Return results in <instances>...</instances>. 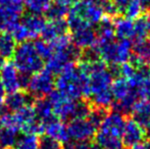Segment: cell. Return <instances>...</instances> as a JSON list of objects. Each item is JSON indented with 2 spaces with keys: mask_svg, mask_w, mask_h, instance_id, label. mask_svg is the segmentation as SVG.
Here are the masks:
<instances>
[{
  "mask_svg": "<svg viewBox=\"0 0 150 149\" xmlns=\"http://www.w3.org/2000/svg\"><path fill=\"white\" fill-rule=\"evenodd\" d=\"M105 6L97 0L76 2L67 13V26L71 30L81 26L99 25L105 18Z\"/></svg>",
  "mask_w": 150,
  "mask_h": 149,
  "instance_id": "cell-2",
  "label": "cell"
},
{
  "mask_svg": "<svg viewBox=\"0 0 150 149\" xmlns=\"http://www.w3.org/2000/svg\"><path fill=\"white\" fill-rule=\"evenodd\" d=\"M18 139V129L16 127H3L0 130V147L11 149Z\"/></svg>",
  "mask_w": 150,
  "mask_h": 149,
  "instance_id": "cell-23",
  "label": "cell"
},
{
  "mask_svg": "<svg viewBox=\"0 0 150 149\" xmlns=\"http://www.w3.org/2000/svg\"><path fill=\"white\" fill-rule=\"evenodd\" d=\"M25 0H0V5H23Z\"/></svg>",
  "mask_w": 150,
  "mask_h": 149,
  "instance_id": "cell-37",
  "label": "cell"
},
{
  "mask_svg": "<svg viewBox=\"0 0 150 149\" xmlns=\"http://www.w3.org/2000/svg\"><path fill=\"white\" fill-rule=\"evenodd\" d=\"M126 121V117L122 113L115 110L109 112L103 119L97 132L109 137L122 138Z\"/></svg>",
  "mask_w": 150,
  "mask_h": 149,
  "instance_id": "cell-8",
  "label": "cell"
},
{
  "mask_svg": "<svg viewBox=\"0 0 150 149\" xmlns=\"http://www.w3.org/2000/svg\"><path fill=\"white\" fill-rule=\"evenodd\" d=\"M148 100H149V101H150V96H149V98H148Z\"/></svg>",
  "mask_w": 150,
  "mask_h": 149,
  "instance_id": "cell-48",
  "label": "cell"
},
{
  "mask_svg": "<svg viewBox=\"0 0 150 149\" xmlns=\"http://www.w3.org/2000/svg\"><path fill=\"white\" fill-rule=\"evenodd\" d=\"M13 64L20 73L34 75L43 70L44 61L36 51L34 42L20 43L13 54Z\"/></svg>",
  "mask_w": 150,
  "mask_h": 149,
  "instance_id": "cell-4",
  "label": "cell"
},
{
  "mask_svg": "<svg viewBox=\"0 0 150 149\" xmlns=\"http://www.w3.org/2000/svg\"><path fill=\"white\" fill-rule=\"evenodd\" d=\"M95 142L101 149H125L122 138L109 137L98 132L95 135Z\"/></svg>",
  "mask_w": 150,
  "mask_h": 149,
  "instance_id": "cell-27",
  "label": "cell"
},
{
  "mask_svg": "<svg viewBox=\"0 0 150 149\" xmlns=\"http://www.w3.org/2000/svg\"><path fill=\"white\" fill-rule=\"evenodd\" d=\"M0 81L4 89L8 93L18 91L20 82H18V72L13 62H7L0 71Z\"/></svg>",
  "mask_w": 150,
  "mask_h": 149,
  "instance_id": "cell-13",
  "label": "cell"
},
{
  "mask_svg": "<svg viewBox=\"0 0 150 149\" xmlns=\"http://www.w3.org/2000/svg\"><path fill=\"white\" fill-rule=\"evenodd\" d=\"M48 99L53 106V113L59 121H69L76 119H86L89 117L92 105L88 101L73 100L65 97L55 90L48 95Z\"/></svg>",
  "mask_w": 150,
  "mask_h": 149,
  "instance_id": "cell-3",
  "label": "cell"
},
{
  "mask_svg": "<svg viewBox=\"0 0 150 149\" xmlns=\"http://www.w3.org/2000/svg\"><path fill=\"white\" fill-rule=\"evenodd\" d=\"M71 43L80 50H87L94 47L97 42V33L91 26H83L71 30Z\"/></svg>",
  "mask_w": 150,
  "mask_h": 149,
  "instance_id": "cell-11",
  "label": "cell"
},
{
  "mask_svg": "<svg viewBox=\"0 0 150 149\" xmlns=\"http://www.w3.org/2000/svg\"><path fill=\"white\" fill-rule=\"evenodd\" d=\"M16 49V44L13 37L8 33H2L0 35V56L4 59L13 57Z\"/></svg>",
  "mask_w": 150,
  "mask_h": 149,
  "instance_id": "cell-25",
  "label": "cell"
},
{
  "mask_svg": "<svg viewBox=\"0 0 150 149\" xmlns=\"http://www.w3.org/2000/svg\"><path fill=\"white\" fill-rule=\"evenodd\" d=\"M0 149H4V148H1V147H0Z\"/></svg>",
  "mask_w": 150,
  "mask_h": 149,
  "instance_id": "cell-49",
  "label": "cell"
},
{
  "mask_svg": "<svg viewBox=\"0 0 150 149\" xmlns=\"http://www.w3.org/2000/svg\"><path fill=\"white\" fill-rule=\"evenodd\" d=\"M136 66L132 64V62L128 61L120 66V76H122V78L129 80L134 76L135 72H136Z\"/></svg>",
  "mask_w": 150,
  "mask_h": 149,
  "instance_id": "cell-34",
  "label": "cell"
},
{
  "mask_svg": "<svg viewBox=\"0 0 150 149\" xmlns=\"http://www.w3.org/2000/svg\"><path fill=\"white\" fill-rule=\"evenodd\" d=\"M21 24L27 30L29 36H30V39L33 40L36 39L37 37H39L42 34V32L44 30V27L46 25V20L42 16L29 13L28 16H25L21 20Z\"/></svg>",
  "mask_w": 150,
  "mask_h": 149,
  "instance_id": "cell-17",
  "label": "cell"
},
{
  "mask_svg": "<svg viewBox=\"0 0 150 149\" xmlns=\"http://www.w3.org/2000/svg\"><path fill=\"white\" fill-rule=\"evenodd\" d=\"M91 149H101V148L99 147L98 145H92V147H91Z\"/></svg>",
  "mask_w": 150,
  "mask_h": 149,
  "instance_id": "cell-44",
  "label": "cell"
},
{
  "mask_svg": "<svg viewBox=\"0 0 150 149\" xmlns=\"http://www.w3.org/2000/svg\"><path fill=\"white\" fill-rule=\"evenodd\" d=\"M81 56L82 54L80 49L71 44L69 47L63 50L54 51L46 61L45 70L50 72L52 75H59L67 64L76 62V60L81 58Z\"/></svg>",
  "mask_w": 150,
  "mask_h": 149,
  "instance_id": "cell-5",
  "label": "cell"
},
{
  "mask_svg": "<svg viewBox=\"0 0 150 149\" xmlns=\"http://www.w3.org/2000/svg\"><path fill=\"white\" fill-rule=\"evenodd\" d=\"M110 90L115 101H120L131 93L132 89H131L128 80L122 77H119L112 81Z\"/></svg>",
  "mask_w": 150,
  "mask_h": 149,
  "instance_id": "cell-22",
  "label": "cell"
},
{
  "mask_svg": "<svg viewBox=\"0 0 150 149\" xmlns=\"http://www.w3.org/2000/svg\"><path fill=\"white\" fill-rule=\"evenodd\" d=\"M148 22H149V31H150V18H148Z\"/></svg>",
  "mask_w": 150,
  "mask_h": 149,
  "instance_id": "cell-47",
  "label": "cell"
},
{
  "mask_svg": "<svg viewBox=\"0 0 150 149\" xmlns=\"http://www.w3.org/2000/svg\"><path fill=\"white\" fill-rule=\"evenodd\" d=\"M3 128V124H2V121H1V119H0V130Z\"/></svg>",
  "mask_w": 150,
  "mask_h": 149,
  "instance_id": "cell-45",
  "label": "cell"
},
{
  "mask_svg": "<svg viewBox=\"0 0 150 149\" xmlns=\"http://www.w3.org/2000/svg\"><path fill=\"white\" fill-rule=\"evenodd\" d=\"M115 29L113 23L109 20V18L105 16L102 22L99 24V28L97 31V42L96 43H107L115 40Z\"/></svg>",
  "mask_w": 150,
  "mask_h": 149,
  "instance_id": "cell-21",
  "label": "cell"
},
{
  "mask_svg": "<svg viewBox=\"0 0 150 149\" xmlns=\"http://www.w3.org/2000/svg\"><path fill=\"white\" fill-rule=\"evenodd\" d=\"M149 81H150V77H149Z\"/></svg>",
  "mask_w": 150,
  "mask_h": 149,
  "instance_id": "cell-50",
  "label": "cell"
},
{
  "mask_svg": "<svg viewBox=\"0 0 150 149\" xmlns=\"http://www.w3.org/2000/svg\"><path fill=\"white\" fill-rule=\"evenodd\" d=\"M5 59H4L3 57H1V56H0V71L2 70V68H3V66H5Z\"/></svg>",
  "mask_w": 150,
  "mask_h": 149,
  "instance_id": "cell-40",
  "label": "cell"
},
{
  "mask_svg": "<svg viewBox=\"0 0 150 149\" xmlns=\"http://www.w3.org/2000/svg\"><path fill=\"white\" fill-rule=\"evenodd\" d=\"M133 54L131 56L130 62H132L136 68L142 64H150V40L145 38L141 40H135L133 44Z\"/></svg>",
  "mask_w": 150,
  "mask_h": 149,
  "instance_id": "cell-12",
  "label": "cell"
},
{
  "mask_svg": "<svg viewBox=\"0 0 150 149\" xmlns=\"http://www.w3.org/2000/svg\"><path fill=\"white\" fill-rule=\"evenodd\" d=\"M55 87L65 97L73 100L89 98L88 75L80 70L76 62L67 64L55 80Z\"/></svg>",
  "mask_w": 150,
  "mask_h": 149,
  "instance_id": "cell-1",
  "label": "cell"
},
{
  "mask_svg": "<svg viewBox=\"0 0 150 149\" xmlns=\"http://www.w3.org/2000/svg\"><path fill=\"white\" fill-rule=\"evenodd\" d=\"M23 5H0V33L9 34L21 22Z\"/></svg>",
  "mask_w": 150,
  "mask_h": 149,
  "instance_id": "cell-10",
  "label": "cell"
},
{
  "mask_svg": "<svg viewBox=\"0 0 150 149\" xmlns=\"http://www.w3.org/2000/svg\"><path fill=\"white\" fill-rule=\"evenodd\" d=\"M45 135L57 140L60 143H67L71 140L67 126L63 125L58 119H55L45 126Z\"/></svg>",
  "mask_w": 150,
  "mask_h": 149,
  "instance_id": "cell-20",
  "label": "cell"
},
{
  "mask_svg": "<svg viewBox=\"0 0 150 149\" xmlns=\"http://www.w3.org/2000/svg\"><path fill=\"white\" fill-rule=\"evenodd\" d=\"M150 33L148 18L141 16L135 20V40L145 39Z\"/></svg>",
  "mask_w": 150,
  "mask_h": 149,
  "instance_id": "cell-30",
  "label": "cell"
},
{
  "mask_svg": "<svg viewBox=\"0 0 150 149\" xmlns=\"http://www.w3.org/2000/svg\"><path fill=\"white\" fill-rule=\"evenodd\" d=\"M54 86L55 80L53 75L47 70H42L32 76L28 92L35 100L45 98L53 91Z\"/></svg>",
  "mask_w": 150,
  "mask_h": 149,
  "instance_id": "cell-6",
  "label": "cell"
},
{
  "mask_svg": "<svg viewBox=\"0 0 150 149\" xmlns=\"http://www.w3.org/2000/svg\"><path fill=\"white\" fill-rule=\"evenodd\" d=\"M67 129L69 139L75 141H91L96 135L98 128L88 117H86L69 121Z\"/></svg>",
  "mask_w": 150,
  "mask_h": 149,
  "instance_id": "cell-7",
  "label": "cell"
},
{
  "mask_svg": "<svg viewBox=\"0 0 150 149\" xmlns=\"http://www.w3.org/2000/svg\"><path fill=\"white\" fill-rule=\"evenodd\" d=\"M129 149H146V146H145V143H140V144H137V145L132 146V147Z\"/></svg>",
  "mask_w": 150,
  "mask_h": 149,
  "instance_id": "cell-39",
  "label": "cell"
},
{
  "mask_svg": "<svg viewBox=\"0 0 150 149\" xmlns=\"http://www.w3.org/2000/svg\"><path fill=\"white\" fill-rule=\"evenodd\" d=\"M147 136L148 135L144 127L136 123L133 119H127L122 135V141L125 148L129 149L132 146L142 143L147 139Z\"/></svg>",
  "mask_w": 150,
  "mask_h": 149,
  "instance_id": "cell-9",
  "label": "cell"
},
{
  "mask_svg": "<svg viewBox=\"0 0 150 149\" xmlns=\"http://www.w3.org/2000/svg\"><path fill=\"white\" fill-rule=\"evenodd\" d=\"M130 113L136 123L145 128L150 121V101L147 99L137 100Z\"/></svg>",
  "mask_w": 150,
  "mask_h": 149,
  "instance_id": "cell-19",
  "label": "cell"
},
{
  "mask_svg": "<svg viewBox=\"0 0 150 149\" xmlns=\"http://www.w3.org/2000/svg\"><path fill=\"white\" fill-rule=\"evenodd\" d=\"M132 1V0H112L111 4L115 7V11H120V12H124L125 9L127 8V6L129 5V3Z\"/></svg>",
  "mask_w": 150,
  "mask_h": 149,
  "instance_id": "cell-36",
  "label": "cell"
},
{
  "mask_svg": "<svg viewBox=\"0 0 150 149\" xmlns=\"http://www.w3.org/2000/svg\"><path fill=\"white\" fill-rule=\"evenodd\" d=\"M141 2H142L143 4H145V5H148L150 4V0H140Z\"/></svg>",
  "mask_w": 150,
  "mask_h": 149,
  "instance_id": "cell-42",
  "label": "cell"
},
{
  "mask_svg": "<svg viewBox=\"0 0 150 149\" xmlns=\"http://www.w3.org/2000/svg\"><path fill=\"white\" fill-rule=\"evenodd\" d=\"M145 130H146V132H147V135H150V121L147 124L146 127H145Z\"/></svg>",
  "mask_w": 150,
  "mask_h": 149,
  "instance_id": "cell-41",
  "label": "cell"
},
{
  "mask_svg": "<svg viewBox=\"0 0 150 149\" xmlns=\"http://www.w3.org/2000/svg\"><path fill=\"white\" fill-rule=\"evenodd\" d=\"M73 1H76V2H79V1H85V0H73Z\"/></svg>",
  "mask_w": 150,
  "mask_h": 149,
  "instance_id": "cell-46",
  "label": "cell"
},
{
  "mask_svg": "<svg viewBox=\"0 0 150 149\" xmlns=\"http://www.w3.org/2000/svg\"><path fill=\"white\" fill-rule=\"evenodd\" d=\"M54 0H25V6L29 13L42 16L47 13Z\"/></svg>",
  "mask_w": 150,
  "mask_h": 149,
  "instance_id": "cell-26",
  "label": "cell"
},
{
  "mask_svg": "<svg viewBox=\"0 0 150 149\" xmlns=\"http://www.w3.org/2000/svg\"><path fill=\"white\" fill-rule=\"evenodd\" d=\"M93 144L91 141H75L69 140L67 143H63L62 149H91Z\"/></svg>",
  "mask_w": 150,
  "mask_h": 149,
  "instance_id": "cell-33",
  "label": "cell"
},
{
  "mask_svg": "<svg viewBox=\"0 0 150 149\" xmlns=\"http://www.w3.org/2000/svg\"><path fill=\"white\" fill-rule=\"evenodd\" d=\"M67 31L69 26L67 22L63 20H50V22L46 23L41 36L44 41L51 43L59 37L67 35Z\"/></svg>",
  "mask_w": 150,
  "mask_h": 149,
  "instance_id": "cell-14",
  "label": "cell"
},
{
  "mask_svg": "<svg viewBox=\"0 0 150 149\" xmlns=\"http://www.w3.org/2000/svg\"><path fill=\"white\" fill-rule=\"evenodd\" d=\"M145 7L146 5L143 4L140 0H132L125 9L124 13L126 14L127 18H131V20H137V18L143 16Z\"/></svg>",
  "mask_w": 150,
  "mask_h": 149,
  "instance_id": "cell-28",
  "label": "cell"
},
{
  "mask_svg": "<svg viewBox=\"0 0 150 149\" xmlns=\"http://www.w3.org/2000/svg\"><path fill=\"white\" fill-rule=\"evenodd\" d=\"M115 35L120 40L135 39V20L127 18L120 16L113 22Z\"/></svg>",
  "mask_w": 150,
  "mask_h": 149,
  "instance_id": "cell-18",
  "label": "cell"
},
{
  "mask_svg": "<svg viewBox=\"0 0 150 149\" xmlns=\"http://www.w3.org/2000/svg\"><path fill=\"white\" fill-rule=\"evenodd\" d=\"M34 45H35L37 53L39 54V56L43 60H47L53 53V49H52L50 43L44 41V40H37V41L34 42Z\"/></svg>",
  "mask_w": 150,
  "mask_h": 149,
  "instance_id": "cell-31",
  "label": "cell"
},
{
  "mask_svg": "<svg viewBox=\"0 0 150 149\" xmlns=\"http://www.w3.org/2000/svg\"><path fill=\"white\" fill-rule=\"evenodd\" d=\"M5 89H4L3 85H2L1 81H0V105L4 103V99H5Z\"/></svg>",
  "mask_w": 150,
  "mask_h": 149,
  "instance_id": "cell-38",
  "label": "cell"
},
{
  "mask_svg": "<svg viewBox=\"0 0 150 149\" xmlns=\"http://www.w3.org/2000/svg\"><path fill=\"white\" fill-rule=\"evenodd\" d=\"M39 149H62V145L57 140L43 135L39 138Z\"/></svg>",
  "mask_w": 150,
  "mask_h": 149,
  "instance_id": "cell-32",
  "label": "cell"
},
{
  "mask_svg": "<svg viewBox=\"0 0 150 149\" xmlns=\"http://www.w3.org/2000/svg\"><path fill=\"white\" fill-rule=\"evenodd\" d=\"M145 146H146V149H150V139H148V141L145 143Z\"/></svg>",
  "mask_w": 150,
  "mask_h": 149,
  "instance_id": "cell-43",
  "label": "cell"
},
{
  "mask_svg": "<svg viewBox=\"0 0 150 149\" xmlns=\"http://www.w3.org/2000/svg\"><path fill=\"white\" fill-rule=\"evenodd\" d=\"M32 76L33 75L28 74V73H18V82H20L21 89L24 90V91H27V90H28Z\"/></svg>",
  "mask_w": 150,
  "mask_h": 149,
  "instance_id": "cell-35",
  "label": "cell"
},
{
  "mask_svg": "<svg viewBox=\"0 0 150 149\" xmlns=\"http://www.w3.org/2000/svg\"><path fill=\"white\" fill-rule=\"evenodd\" d=\"M35 99L27 91H16L5 96L4 104L10 112H16L27 105H33Z\"/></svg>",
  "mask_w": 150,
  "mask_h": 149,
  "instance_id": "cell-15",
  "label": "cell"
},
{
  "mask_svg": "<svg viewBox=\"0 0 150 149\" xmlns=\"http://www.w3.org/2000/svg\"><path fill=\"white\" fill-rule=\"evenodd\" d=\"M16 149H39V138L36 135L24 134L16 143Z\"/></svg>",
  "mask_w": 150,
  "mask_h": 149,
  "instance_id": "cell-29",
  "label": "cell"
},
{
  "mask_svg": "<svg viewBox=\"0 0 150 149\" xmlns=\"http://www.w3.org/2000/svg\"><path fill=\"white\" fill-rule=\"evenodd\" d=\"M33 108L37 119L41 121L45 127L50 121H54L57 117L53 113V106L48 98H40L36 99L33 103Z\"/></svg>",
  "mask_w": 150,
  "mask_h": 149,
  "instance_id": "cell-16",
  "label": "cell"
},
{
  "mask_svg": "<svg viewBox=\"0 0 150 149\" xmlns=\"http://www.w3.org/2000/svg\"><path fill=\"white\" fill-rule=\"evenodd\" d=\"M13 117H14L16 127L18 128V130L24 127V126H26L27 124L31 123L34 119H37V117H36V114H35V112H34L33 105H27V106H25V107L14 112Z\"/></svg>",
  "mask_w": 150,
  "mask_h": 149,
  "instance_id": "cell-24",
  "label": "cell"
}]
</instances>
